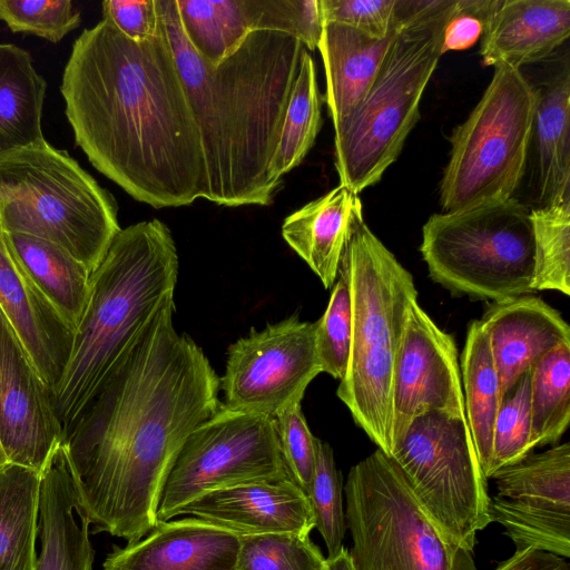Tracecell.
I'll use <instances>...</instances> for the list:
<instances>
[{
  "label": "cell",
  "instance_id": "obj_1",
  "mask_svg": "<svg viewBox=\"0 0 570 570\" xmlns=\"http://www.w3.org/2000/svg\"><path fill=\"white\" fill-rule=\"evenodd\" d=\"M168 298L63 435L78 517L92 533L136 542L157 524L169 470L222 406L219 377L174 326Z\"/></svg>",
  "mask_w": 570,
  "mask_h": 570
},
{
  "label": "cell",
  "instance_id": "obj_2",
  "mask_svg": "<svg viewBox=\"0 0 570 570\" xmlns=\"http://www.w3.org/2000/svg\"><path fill=\"white\" fill-rule=\"evenodd\" d=\"M60 91L76 146L132 198L155 208L206 198L199 130L161 24L141 42L104 18L85 29Z\"/></svg>",
  "mask_w": 570,
  "mask_h": 570
},
{
  "label": "cell",
  "instance_id": "obj_3",
  "mask_svg": "<svg viewBox=\"0 0 570 570\" xmlns=\"http://www.w3.org/2000/svg\"><path fill=\"white\" fill-rule=\"evenodd\" d=\"M156 4L199 130L205 199L230 207L269 205L282 186L269 166L306 48L292 35L258 30L214 66L186 39L176 0Z\"/></svg>",
  "mask_w": 570,
  "mask_h": 570
},
{
  "label": "cell",
  "instance_id": "obj_4",
  "mask_svg": "<svg viewBox=\"0 0 570 570\" xmlns=\"http://www.w3.org/2000/svg\"><path fill=\"white\" fill-rule=\"evenodd\" d=\"M178 255L159 219L120 229L91 274L87 306L53 387L63 435L111 375L158 308L174 297Z\"/></svg>",
  "mask_w": 570,
  "mask_h": 570
},
{
  "label": "cell",
  "instance_id": "obj_5",
  "mask_svg": "<svg viewBox=\"0 0 570 570\" xmlns=\"http://www.w3.org/2000/svg\"><path fill=\"white\" fill-rule=\"evenodd\" d=\"M352 301L346 374L336 394L356 423L386 455L392 436V382L410 305L417 301L411 273L356 210L340 262Z\"/></svg>",
  "mask_w": 570,
  "mask_h": 570
},
{
  "label": "cell",
  "instance_id": "obj_6",
  "mask_svg": "<svg viewBox=\"0 0 570 570\" xmlns=\"http://www.w3.org/2000/svg\"><path fill=\"white\" fill-rule=\"evenodd\" d=\"M455 0H397L399 30L362 101L334 126L340 184L356 194L400 156L441 55Z\"/></svg>",
  "mask_w": 570,
  "mask_h": 570
},
{
  "label": "cell",
  "instance_id": "obj_7",
  "mask_svg": "<svg viewBox=\"0 0 570 570\" xmlns=\"http://www.w3.org/2000/svg\"><path fill=\"white\" fill-rule=\"evenodd\" d=\"M112 195L46 140L0 155V230L57 244L92 274L120 232Z\"/></svg>",
  "mask_w": 570,
  "mask_h": 570
},
{
  "label": "cell",
  "instance_id": "obj_8",
  "mask_svg": "<svg viewBox=\"0 0 570 570\" xmlns=\"http://www.w3.org/2000/svg\"><path fill=\"white\" fill-rule=\"evenodd\" d=\"M420 250L430 277L452 294L498 303L534 292L531 210L514 197L432 215Z\"/></svg>",
  "mask_w": 570,
  "mask_h": 570
},
{
  "label": "cell",
  "instance_id": "obj_9",
  "mask_svg": "<svg viewBox=\"0 0 570 570\" xmlns=\"http://www.w3.org/2000/svg\"><path fill=\"white\" fill-rule=\"evenodd\" d=\"M355 570H476L419 503L382 450L354 464L344 487Z\"/></svg>",
  "mask_w": 570,
  "mask_h": 570
},
{
  "label": "cell",
  "instance_id": "obj_10",
  "mask_svg": "<svg viewBox=\"0 0 570 570\" xmlns=\"http://www.w3.org/2000/svg\"><path fill=\"white\" fill-rule=\"evenodd\" d=\"M537 89L521 69L494 66L493 77L451 136L440 203L456 212L513 197L533 136Z\"/></svg>",
  "mask_w": 570,
  "mask_h": 570
},
{
  "label": "cell",
  "instance_id": "obj_11",
  "mask_svg": "<svg viewBox=\"0 0 570 570\" xmlns=\"http://www.w3.org/2000/svg\"><path fill=\"white\" fill-rule=\"evenodd\" d=\"M389 456L441 530L473 552L476 532L491 522L490 497L465 416L415 417Z\"/></svg>",
  "mask_w": 570,
  "mask_h": 570
},
{
  "label": "cell",
  "instance_id": "obj_12",
  "mask_svg": "<svg viewBox=\"0 0 570 570\" xmlns=\"http://www.w3.org/2000/svg\"><path fill=\"white\" fill-rule=\"evenodd\" d=\"M289 478L275 417L232 412L223 406L198 425L179 450L165 480L158 522L204 493L234 484Z\"/></svg>",
  "mask_w": 570,
  "mask_h": 570
},
{
  "label": "cell",
  "instance_id": "obj_13",
  "mask_svg": "<svg viewBox=\"0 0 570 570\" xmlns=\"http://www.w3.org/2000/svg\"><path fill=\"white\" fill-rule=\"evenodd\" d=\"M322 372L315 323L293 315L234 342L219 377L222 406L232 412L275 417L301 404L309 383Z\"/></svg>",
  "mask_w": 570,
  "mask_h": 570
},
{
  "label": "cell",
  "instance_id": "obj_14",
  "mask_svg": "<svg viewBox=\"0 0 570 570\" xmlns=\"http://www.w3.org/2000/svg\"><path fill=\"white\" fill-rule=\"evenodd\" d=\"M491 522L501 524L517 551L570 557V444H558L495 471Z\"/></svg>",
  "mask_w": 570,
  "mask_h": 570
},
{
  "label": "cell",
  "instance_id": "obj_15",
  "mask_svg": "<svg viewBox=\"0 0 570 570\" xmlns=\"http://www.w3.org/2000/svg\"><path fill=\"white\" fill-rule=\"evenodd\" d=\"M434 411L465 416L458 348L415 301L393 368L391 450L415 417Z\"/></svg>",
  "mask_w": 570,
  "mask_h": 570
},
{
  "label": "cell",
  "instance_id": "obj_16",
  "mask_svg": "<svg viewBox=\"0 0 570 570\" xmlns=\"http://www.w3.org/2000/svg\"><path fill=\"white\" fill-rule=\"evenodd\" d=\"M183 31L210 65L235 52L258 30L292 35L305 48H317L323 20L318 0H176Z\"/></svg>",
  "mask_w": 570,
  "mask_h": 570
},
{
  "label": "cell",
  "instance_id": "obj_17",
  "mask_svg": "<svg viewBox=\"0 0 570 570\" xmlns=\"http://www.w3.org/2000/svg\"><path fill=\"white\" fill-rule=\"evenodd\" d=\"M63 439L52 389L0 309V444L9 463L41 473Z\"/></svg>",
  "mask_w": 570,
  "mask_h": 570
},
{
  "label": "cell",
  "instance_id": "obj_18",
  "mask_svg": "<svg viewBox=\"0 0 570 570\" xmlns=\"http://www.w3.org/2000/svg\"><path fill=\"white\" fill-rule=\"evenodd\" d=\"M188 514L239 537L266 533L309 535L315 520L307 495L291 478L256 480L220 488L196 498Z\"/></svg>",
  "mask_w": 570,
  "mask_h": 570
},
{
  "label": "cell",
  "instance_id": "obj_19",
  "mask_svg": "<svg viewBox=\"0 0 570 570\" xmlns=\"http://www.w3.org/2000/svg\"><path fill=\"white\" fill-rule=\"evenodd\" d=\"M239 535L189 517L158 522L140 540L114 546L104 570H236Z\"/></svg>",
  "mask_w": 570,
  "mask_h": 570
},
{
  "label": "cell",
  "instance_id": "obj_20",
  "mask_svg": "<svg viewBox=\"0 0 570 570\" xmlns=\"http://www.w3.org/2000/svg\"><path fill=\"white\" fill-rule=\"evenodd\" d=\"M0 309L36 370L53 391L68 363L75 332L14 259L1 230Z\"/></svg>",
  "mask_w": 570,
  "mask_h": 570
},
{
  "label": "cell",
  "instance_id": "obj_21",
  "mask_svg": "<svg viewBox=\"0 0 570 570\" xmlns=\"http://www.w3.org/2000/svg\"><path fill=\"white\" fill-rule=\"evenodd\" d=\"M488 334L502 395L546 354L570 343L561 314L531 294L492 303L480 320Z\"/></svg>",
  "mask_w": 570,
  "mask_h": 570
},
{
  "label": "cell",
  "instance_id": "obj_22",
  "mask_svg": "<svg viewBox=\"0 0 570 570\" xmlns=\"http://www.w3.org/2000/svg\"><path fill=\"white\" fill-rule=\"evenodd\" d=\"M569 35V0H500L482 35V62L521 69L548 58Z\"/></svg>",
  "mask_w": 570,
  "mask_h": 570
},
{
  "label": "cell",
  "instance_id": "obj_23",
  "mask_svg": "<svg viewBox=\"0 0 570 570\" xmlns=\"http://www.w3.org/2000/svg\"><path fill=\"white\" fill-rule=\"evenodd\" d=\"M75 494L63 439L41 471L39 503L40 552L35 570H92L89 522L75 517Z\"/></svg>",
  "mask_w": 570,
  "mask_h": 570
},
{
  "label": "cell",
  "instance_id": "obj_24",
  "mask_svg": "<svg viewBox=\"0 0 570 570\" xmlns=\"http://www.w3.org/2000/svg\"><path fill=\"white\" fill-rule=\"evenodd\" d=\"M362 208L358 194L338 185L287 216L282 236L325 288L336 282L352 218Z\"/></svg>",
  "mask_w": 570,
  "mask_h": 570
},
{
  "label": "cell",
  "instance_id": "obj_25",
  "mask_svg": "<svg viewBox=\"0 0 570 570\" xmlns=\"http://www.w3.org/2000/svg\"><path fill=\"white\" fill-rule=\"evenodd\" d=\"M397 30L399 23L390 36L375 39L341 23H323L317 48L323 58L325 99L333 126L348 116L365 97Z\"/></svg>",
  "mask_w": 570,
  "mask_h": 570
},
{
  "label": "cell",
  "instance_id": "obj_26",
  "mask_svg": "<svg viewBox=\"0 0 570 570\" xmlns=\"http://www.w3.org/2000/svg\"><path fill=\"white\" fill-rule=\"evenodd\" d=\"M2 234L14 259L75 332L88 303L90 271L47 239L21 233Z\"/></svg>",
  "mask_w": 570,
  "mask_h": 570
},
{
  "label": "cell",
  "instance_id": "obj_27",
  "mask_svg": "<svg viewBox=\"0 0 570 570\" xmlns=\"http://www.w3.org/2000/svg\"><path fill=\"white\" fill-rule=\"evenodd\" d=\"M537 91L533 134L537 138L539 198L546 206L570 200L568 66Z\"/></svg>",
  "mask_w": 570,
  "mask_h": 570
},
{
  "label": "cell",
  "instance_id": "obj_28",
  "mask_svg": "<svg viewBox=\"0 0 570 570\" xmlns=\"http://www.w3.org/2000/svg\"><path fill=\"white\" fill-rule=\"evenodd\" d=\"M46 89L30 53L0 43V155L46 140L41 128Z\"/></svg>",
  "mask_w": 570,
  "mask_h": 570
},
{
  "label": "cell",
  "instance_id": "obj_29",
  "mask_svg": "<svg viewBox=\"0 0 570 570\" xmlns=\"http://www.w3.org/2000/svg\"><path fill=\"white\" fill-rule=\"evenodd\" d=\"M460 361L465 419L482 472L488 479L501 393L489 337L480 320L468 327Z\"/></svg>",
  "mask_w": 570,
  "mask_h": 570
},
{
  "label": "cell",
  "instance_id": "obj_30",
  "mask_svg": "<svg viewBox=\"0 0 570 570\" xmlns=\"http://www.w3.org/2000/svg\"><path fill=\"white\" fill-rule=\"evenodd\" d=\"M41 473L13 463L0 471V570H35Z\"/></svg>",
  "mask_w": 570,
  "mask_h": 570
},
{
  "label": "cell",
  "instance_id": "obj_31",
  "mask_svg": "<svg viewBox=\"0 0 570 570\" xmlns=\"http://www.w3.org/2000/svg\"><path fill=\"white\" fill-rule=\"evenodd\" d=\"M321 127V95L316 68L313 57L305 49L269 166L271 175L276 181L282 183L283 176L303 161Z\"/></svg>",
  "mask_w": 570,
  "mask_h": 570
},
{
  "label": "cell",
  "instance_id": "obj_32",
  "mask_svg": "<svg viewBox=\"0 0 570 570\" xmlns=\"http://www.w3.org/2000/svg\"><path fill=\"white\" fill-rule=\"evenodd\" d=\"M530 404L533 448L557 444L570 422V343L531 367Z\"/></svg>",
  "mask_w": 570,
  "mask_h": 570
},
{
  "label": "cell",
  "instance_id": "obj_33",
  "mask_svg": "<svg viewBox=\"0 0 570 570\" xmlns=\"http://www.w3.org/2000/svg\"><path fill=\"white\" fill-rule=\"evenodd\" d=\"M534 235L532 288L570 294V200L531 210Z\"/></svg>",
  "mask_w": 570,
  "mask_h": 570
},
{
  "label": "cell",
  "instance_id": "obj_34",
  "mask_svg": "<svg viewBox=\"0 0 570 570\" xmlns=\"http://www.w3.org/2000/svg\"><path fill=\"white\" fill-rule=\"evenodd\" d=\"M530 394L531 370L523 373L501 397L493 428L488 479L499 469L521 461L534 449L531 442Z\"/></svg>",
  "mask_w": 570,
  "mask_h": 570
},
{
  "label": "cell",
  "instance_id": "obj_35",
  "mask_svg": "<svg viewBox=\"0 0 570 570\" xmlns=\"http://www.w3.org/2000/svg\"><path fill=\"white\" fill-rule=\"evenodd\" d=\"M342 492V478L333 450L328 443L316 438L315 469L307 498L315 528L327 548V559L334 558L344 548L343 539L347 527Z\"/></svg>",
  "mask_w": 570,
  "mask_h": 570
},
{
  "label": "cell",
  "instance_id": "obj_36",
  "mask_svg": "<svg viewBox=\"0 0 570 570\" xmlns=\"http://www.w3.org/2000/svg\"><path fill=\"white\" fill-rule=\"evenodd\" d=\"M239 541L236 570H322L326 562L309 535L266 533Z\"/></svg>",
  "mask_w": 570,
  "mask_h": 570
},
{
  "label": "cell",
  "instance_id": "obj_37",
  "mask_svg": "<svg viewBox=\"0 0 570 570\" xmlns=\"http://www.w3.org/2000/svg\"><path fill=\"white\" fill-rule=\"evenodd\" d=\"M352 338V301L346 279L337 274L327 307L315 322V346L322 372L342 381Z\"/></svg>",
  "mask_w": 570,
  "mask_h": 570
},
{
  "label": "cell",
  "instance_id": "obj_38",
  "mask_svg": "<svg viewBox=\"0 0 570 570\" xmlns=\"http://www.w3.org/2000/svg\"><path fill=\"white\" fill-rule=\"evenodd\" d=\"M0 20L12 32L36 35L53 43L81 22L70 0H0Z\"/></svg>",
  "mask_w": 570,
  "mask_h": 570
},
{
  "label": "cell",
  "instance_id": "obj_39",
  "mask_svg": "<svg viewBox=\"0 0 570 570\" xmlns=\"http://www.w3.org/2000/svg\"><path fill=\"white\" fill-rule=\"evenodd\" d=\"M281 454L289 478L307 495L316 459V438L312 434L301 404L275 416Z\"/></svg>",
  "mask_w": 570,
  "mask_h": 570
},
{
  "label": "cell",
  "instance_id": "obj_40",
  "mask_svg": "<svg viewBox=\"0 0 570 570\" xmlns=\"http://www.w3.org/2000/svg\"><path fill=\"white\" fill-rule=\"evenodd\" d=\"M318 1L323 23H341L375 39H383L397 29V0Z\"/></svg>",
  "mask_w": 570,
  "mask_h": 570
},
{
  "label": "cell",
  "instance_id": "obj_41",
  "mask_svg": "<svg viewBox=\"0 0 570 570\" xmlns=\"http://www.w3.org/2000/svg\"><path fill=\"white\" fill-rule=\"evenodd\" d=\"M500 0H455L443 30L441 55L472 47Z\"/></svg>",
  "mask_w": 570,
  "mask_h": 570
},
{
  "label": "cell",
  "instance_id": "obj_42",
  "mask_svg": "<svg viewBox=\"0 0 570 570\" xmlns=\"http://www.w3.org/2000/svg\"><path fill=\"white\" fill-rule=\"evenodd\" d=\"M101 6L104 19L132 41L149 40L160 31L156 0H106Z\"/></svg>",
  "mask_w": 570,
  "mask_h": 570
},
{
  "label": "cell",
  "instance_id": "obj_43",
  "mask_svg": "<svg viewBox=\"0 0 570 570\" xmlns=\"http://www.w3.org/2000/svg\"><path fill=\"white\" fill-rule=\"evenodd\" d=\"M495 570H570L566 558L554 553L523 549L501 562Z\"/></svg>",
  "mask_w": 570,
  "mask_h": 570
},
{
  "label": "cell",
  "instance_id": "obj_44",
  "mask_svg": "<svg viewBox=\"0 0 570 570\" xmlns=\"http://www.w3.org/2000/svg\"><path fill=\"white\" fill-rule=\"evenodd\" d=\"M322 570H355L348 550L343 548L337 556L327 559Z\"/></svg>",
  "mask_w": 570,
  "mask_h": 570
},
{
  "label": "cell",
  "instance_id": "obj_45",
  "mask_svg": "<svg viewBox=\"0 0 570 570\" xmlns=\"http://www.w3.org/2000/svg\"><path fill=\"white\" fill-rule=\"evenodd\" d=\"M8 464H9V461H8V459H7L6 454H4L3 450H2V446H1V444H0V471H1L6 465H8Z\"/></svg>",
  "mask_w": 570,
  "mask_h": 570
}]
</instances>
